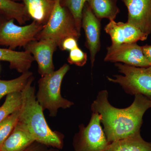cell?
Listing matches in <instances>:
<instances>
[{
    "instance_id": "cell-10",
    "label": "cell",
    "mask_w": 151,
    "mask_h": 151,
    "mask_svg": "<svg viewBox=\"0 0 151 151\" xmlns=\"http://www.w3.org/2000/svg\"><path fill=\"white\" fill-rule=\"evenodd\" d=\"M81 27L86 36V47L90 53L92 66L95 61V57L100 48V20L93 13L88 2L84 5L82 12Z\"/></svg>"
},
{
    "instance_id": "cell-17",
    "label": "cell",
    "mask_w": 151,
    "mask_h": 151,
    "mask_svg": "<svg viewBox=\"0 0 151 151\" xmlns=\"http://www.w3.org/2000/svg\"><path fill=\"white\" fill-rule=\"evenodd\" d=\"M117 2V0H89L88 3L95 16L100 20L106 18L113 21L120 12Z\"/></svg>"
},
{
    "instance_id": "cell-27",
    "label": "cell",
    "mask_w": 151,
    "mask_h": 151,
    "mask_svg": "<svg viewBox=\"0 0 151 151\" xmlns=\"http://www.w3.org/2000/svg\"><path fill=\"white\" fill-rule=\"evenodd\" d=\"M142 48L144 55L151 66V45H146L142 46Z\"/></svg>"
},
{
    "instance_id": "cell-20",
    "label": "cell",
    "mask_w": 151,
    "mask_h": 151,
    "mask_svg": "<svg viewBox=\"0 0 151 151\" xmlns=\"http://www.w3.org/2000/svg\"><path fill=\"white\" fill-rule=\"evenodd\" d=\"M89 0H60V4L72 14L78 32L81 33L82 12L84 5Z\"/></svg>"
},
{
    "instance_id": "cell-9",
    "label": "cell",
    "mask_w": 151,
    "mask_h": 151,
    "mask_svg": "<svg viewBox=\"0 0 151 151\" xmlns=\"http://www.w3.org/2000/svg\"><path fill=\"white\" fill-rule=\"evenodd\" d=\"M58 47L56 42L50 39L32 41L24 47L25 50L31 54L37 63L41 76L54 71L52 57Z\"/></svg>"
},
{
    "instance_id": "cell-19",
    "label": "cell",
    "mask_w": 151,
    "mask_h": 151,
    "mask_svg": "<svg viewBox=\"0 0 151 151\" xmlns=\"http://www.w3.org/2000/svg\"><path fill=\"white\" fill-rule=\"evenodd\" d=\"M21 92H15L8 94L5 100L0 106V123L15 111L20 109L22 105Z\"/></svg>"
},
{
    "instance_id": "cell-12",
    "label": "cell",
    "mask_w": 151,
    "mask_h": 151,
    "mask_svg": "<svg viewBox=\"0 0 151 151\" xmlns=\"http://www.w3.org/2000/svg\"><path fill=\"white\" fill-rule=\"evenodd\" d=\"M28 14L33 21L45 26L50 17L55 0H22Z\"/></svg>"
},
{
    "instance_id": "cell-8",
    "label": "cell",
    "mask_w": 151,
    "mask_h": 151,
    "mask_svg": "<svg viewBox=\"0 0 151 151\" xmlns=\"http://www.w3.org/2000/svg\"><path fill=\"white\" fill-rule=\"evenodd\" d=\"M107 49L104 58L106 62L123 63L137 67L150 66L143 53L142 46L137 43H124L118 46L111 45Z\"/></svg>"
},
{
    "instance_id": "cell-1",
    "label": "cell",
    "mask_w": 151,
    "mask_h": 151,
    "mask_svg": "<svg viewBox=\"0 0 151 151\" xmlns=\"http://www.w3.org/2000/svg\"><path fill=\"white\" fill-rule=\"evenodd\" d=\"M132 105L126 108L113 107L106 90L99 92L91 108L101 117L103 131L110 143L141 134L143 117L151 108V100L142 94L134 95Z\"/></svg>"
},
{
    "instance_id": "cell-3",
    "label": "cell",
    "mask_w": 151,
    "mask_h": 151,
    "mask_svg": "<svg viewBox=\"0 0 151 151\" xmlns=\"http://www.w3.org/2000/svg\"><path fill=\"white\" fill-rule=\"evenodd\" d=\"M69 69V65L64 64L58 70L41 76L38 82L37 100L44 111H49L50 117H56L60 108L67 109L74 104L63 98L61 94L62 81Z\"/></svg>"
},
{
    "instance_id": "cell-25",
    "label": "cell",
    "mask_w": 151,
    "mask_h": 151,
    "mask_svg": "<svg viewBox=\"0 0 151 151\" xmlns=\"http://www.w3.org/2000/svg\"><path fill=\"white\" fill-rule=\"evenodd\" d=\"M78 40L73 37L65 38L62 40L59 46L62 50H70L78 47L77 41Z\"/></svg>"
},
{
    "instance_id": "cell-23",
    "label": "cell",
    "mask_w": 151,
    "mask_h": 151,
    "mask_svg": "<svg viewBox=\"0 0 151 151\" xmlns=\"http://www.w3.org/2000/svg\"><path fill=\"white\" fill-rule=\"evenodd\" d=\"M105 30L111 37L112 46H118L125 43L123 30L118 22L114 20L110 21L105 26Z\"/></svg>"
},
{
    "instance_id": "cell-26",
    "label": "cell",
    "mask_w": 151,
    "mask_h": 151,
    "mask_svg": "<svg viewBox=\"0 0 151 151\" xmlns=\"http://www.w3.org/2000/svg\"><path fill=\"white\" fill-rule=\"evenodd\" d=\"M23 151H59V150L49 147L37 142H34Z\"/></svg>"
},
{
    "instance_id": "cell-21",
    "label": "cell",
    "mask_w": 151,
    "mask_h": 151,
    "mask_svg": "<svg viewBox=\"0 0 151 151\" xmlns=\"http://www.w3.org/2000/svg\"><path fill=\"white\" fill-rule=\"evenodd\" d=\"M118 23L123 30L125 39L124 43H137L139 41L146 40L147 38L148 35L127 22H119Z\"/></svg>"
},
{
    "instance_id": "cell-15",
    "label": "cell",
    "mask_w": 151,
    "mask_h": 151,
    "mask_svg": "<svg viewBox=\"0 0 151 151\" xmlns=\"http://www.w3.org/2000/svg\"><path fill=\"white\" fill-rule=\"evenodd\" d=\"M0 17L7 19H14L20 25L31 19L23 4L12 0H0Z\"/></svg>"
},
{
    "instance_id": "cell-24",
    "label": "cell",
    "mask_w": 151,
    "mask_h": 151,
    "mask_svg": "<svg viewBox=\"0 0 151 151\" xmlns=\"http://www.w3.org/2000/svg\"><path fill=\"white\" fill-rule=\"evenodd\" d=\"M87 60L86 52L82 51L78 47L70 50L68 58V61L70 64H74L80 67L84 66Z\"/></svg>"
},
{
    "instance_id": "cell-11",
    "label": "cell",
    "mask_w": 151,
    "mask_h": 151,
    "mask_svg": "<svg viewBox=\"0 0 151 151\" xmlns=\"http://www.w3.org/2000/svg\"><path fill=\"white\" fill-rule=\"evenodd\" d=\"M128 11V21L149 35L151 34V0H121Z\"/></svg>"
},
{
    "instance_id": "cell-13",
    "label": "cell",
    "mask_w": 151,
    "mask_h": 151,
    "mask_svg": "<svg viewBox=\"0 0 151 151\" xmlns=\"http://www.w3.org/2000/svg\"><path fill=\"white\" fill-rule=\"evenodd\" d=\"M35 59L28 52L17 51L9 49L0 48V61L9 63L11 69L19 73H25L29 70Z\"/></svg>"
},
{
    "instance_id": "cell-18",
    "label": "cell",
    "mask_w": 151,
    "mask_h": 151,
    "mask_svg": "<svg viewBox=\"0 0 151 151\" xmlns=\"http://www.w3.org/2000/svg\"><path fill=\"white\" fill-rule=\"evenodd\" d=\"M33 77L32 72L28 71L12 80L0 79V101L4 96L10 93L22 92Z\"/></svg>"
},
{
    "instance_id": "cell-16",
    "label": "cell",
    "mask_w": 151,
    "mask_h": 151,
    "mask_svg": "<svg viewBox=\"0 0 151 151\" xmlns=\"http://www.w3.org/2000/svg\"><path fill=\"white\" fill-rule=\"evenodd\" d=\"M107 151H151V142L137 135L111 143Z\"/></svg>"
},
{
    "instance_id": "cell-5",
    "label": "cell",
    "mask_w": 151,
    "mask_h": 151,
    "mask_svg": "<svg viewBox=\"0 0 151 151\" xmlns=\"http://www.w3.org/2000/svg\"><path fill=\"white\" fill-rule=\"evenodd\" d=\"M122 75L107 77L108 80L119 84L128 94H142L151 100V66L137 67L116 63Z\"/></svg>"
},
{
    "instance_id": "cell-22",
    "label": "cell",
    "mask_w": 151,
    "mask_h": 151,
    "mask_svg": "<svg viewBox=\"0 0 151 151\" xmlns=\"http://www.w3.org/2000/svg\"><path fill=\"white\" fill-rule=\"evenodd\" d=\"M19 110L9 115L0 123V149L18 122Z\"/></svg>"
},
{
    "instance_id": "cell-28",
    "label": "cell",
    "mask_w": 151,
    "mask_h": 151,
    "mask_svg": "<svg viewBox=\"0 0 151 151\" xmlns=\"http://www.w3.org/2000/svg\"><path fill=\"white\" fill-rule=\"evenodd\" d=\"M12 1H22V0H12Z\"/></svg>"
},
{
    "instance_id": "cell-6",
    "label": "cell",
    "mask_w": 151,
    "mask_h": 151,
    "mask_svg": "<svg viewBox=\"0 0 151 151\" xmlns=\"http://www.w3.org/2000/svg\"><path fill=\"white\" fill-rule=\"evenodd\" d=\"M101 123L100 115L92 112L88 125H80L73 139L74 151H107L111 143L107 140Z\"/></svg>"
},
{
    "instance_id": "cell-14",
    "label": "cell",
    "mask_w": 151,
    "mask_h": 151,
    "mask_svg": "<svg viewBox=\"0 0 151 151\" xmlns=\"http://www.w3.org/2000/svg\"><path fill=\"white\" fill-rule=\"evenodd\" d=\"M34 142L32 136L18 122L12 132L3 143L0 151H23Z\"/></svg>"
},
{
    "instance_id": "cell-4",
    "label": "cell",
    "mask_w": 151,
    "mask_h": 151,
    "mask_svg": "<svg viewBox=\"0 0 151 151\" xmlns=\"http://www.w3.org/2000/svg\"><path fill=\"white\" fill-rule=\"evenodd\" d=\"M55 5L50 17L42 30L37 35L36 40L50 39L58 47L65 38L73 37L78 40L81 36L76 28L72 14L60 4V0H55Z\"/></svg>"
},
{
    "instance_id": "cell-2",
    "label": "cell",
    "mask_w": 151,
    "mask_h": 151,
    "mask_svg": "<svg viewBox=\"0 0 151 151\" xmlns=\"http://www.w3.org/2000/svg\"><path fill=\"white\" fill-rule=\"evenodd\" d=\"M32 78L22 91V105L18 122L32 136L36 142L60 150L64 145V135L53 131L49 127L43 110L39 104L35 94V87L32 85Z\"/></svg>"
},
{
    "instance_id": "cell-7",
    "label": "cell",
    "mask_w": 151,
    "mask_h": 151,
    "mask_svg": "<svg viewBox=\"0 0 151 151\" xmlns=\"http://www.w3.org/2000/svg\"><path fill=\"white\" fill-rule=\"evenodd\" d=\"M14 20L0 17V45L8 47L12 50L24 47L30 42L36 40L37 35L44 26L34 21L21 26L15 24Z\"/></svg>"
},
{
    "instance_id": "cell-29",
    "label": "cell",
    "mask_w": 151,
    "mask_h": 151,
    "mask_svg": "<svg viewBox=\"0 0 151 151\" xmlns=\"http://www.w3.org/2000/svg\"></svg>"
}]
</instances>
